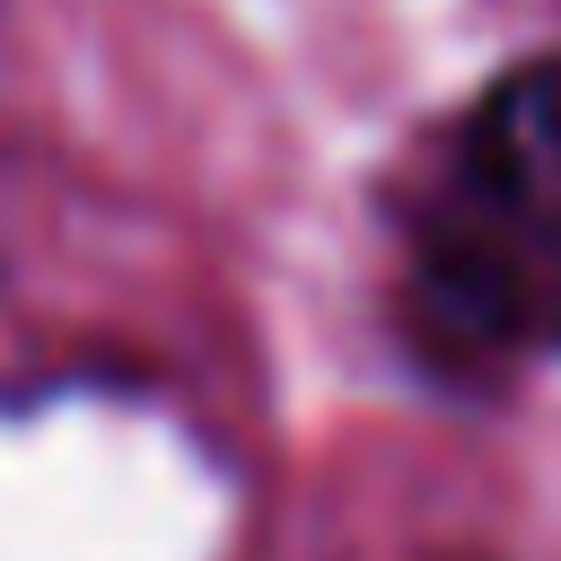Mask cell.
<instances>
[{
    "instance_id": "cell-2",
    "label": "cell",
    "mask_w": 561,
    "mask_h": 561,
    "mask_svg": "<svg viewBox=\"0 0 561 561\" xmlns=\"http://www.w3.org/2000/svg\"><path fill=\"white\" fill-rule=\"evenodd\" d=\"M456 561H473V552H456Z\"/></svg>"
},
{
    "instance_id": "cell-1",
    "label": "cell",
    "mask_w": 561,
    "mask_h": 561,
    "mask_svg": "<svg viewBox=\"0 0 561 561\" xmlns=\"http://www.w3.org/2000/svg\"><path fill=\"white\" fill-rule=\"evenodd\" d=\"M403 307L456 368L561 351V53L456 114L403 228Z\"/></svg>"
}]
</instances>
